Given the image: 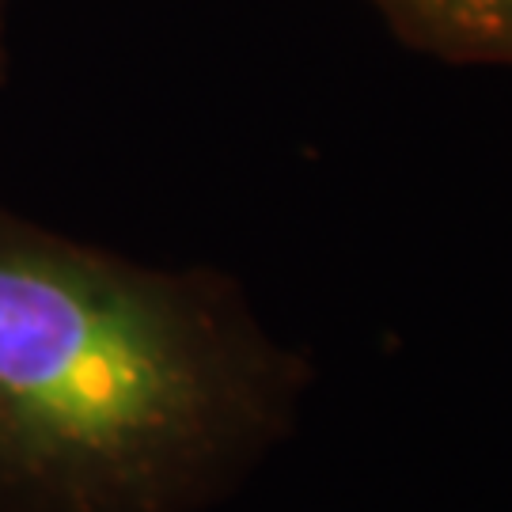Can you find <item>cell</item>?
Listing matches in <instances>:
<instances>
[{
	"mask_svg": "<svg viewBox=\"0 0 512 512\" xmlns=\"http://www.w3.org/2000/svg\"><path fill=\"white\" fill-rule=\"evenodd\" d=\"M304 387L232 277L0 202V512H202L281 444Z\"/></svg>",
	"mask_w": 512,
	"mask_h": 512,
	"instance_id": "cell-1",
	"label": "cell"
},
{
	"mask_svg": "<svg viewBox=\"0 0 512 512\" xmlns=\"http://www.w3.org/2000/svg\"><path fill=\"white\" fill-rule=\"evenodd\" d=\"M421 50L452 61L512 65V0H372Z\"/></svg>",
	"mask_w": 512,
	"mask_h": 512,
	"instance_id": "cell-2",
	"label": "cell"
},
{
	"mask_svg": "<svg viewBox=\"0 0 512 512\" xmlns=\"http://www.w3.org/2000/svg\"><path fill=\"white\" fill-rule=\"evenodd\" d=\"M12 8H16V0H0V88L8 84V73H12V46H8Z\"/></svg>",
	"mask_w": 512,
	"mask_h": 512,
	"instance_id": "cell-3",
	"label": "cell"
}]
</instances>
